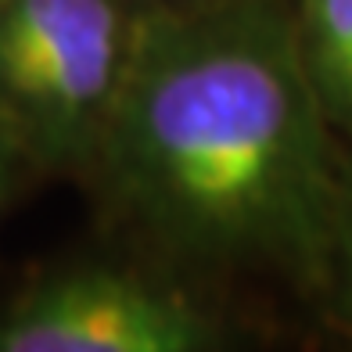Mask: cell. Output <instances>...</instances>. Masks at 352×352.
<instances>
[{
  "label": "cell",
  "instance_id": "6",
  "mask_svg": "<svg viewBox=\"0 0 352 352\" xmlns=\"http://www.w3.org/2000/svg\"><path fill=\"white\" fill-rule=\"evenodd\" d=\"M338 255L345 259V274L352 280V205H345L342 212V230H338Z\"/></svg>",
  "mask_w": 352,
  "mask_h": 352
},
{
  "label": "cell",
  "instance_id": "5",
  "mask_svg": "<svg viewBox=\"0 0 352 352\" xmlns=\"http://www.w3.org/2000/svg\"><path fill=\"white\" fill-rule=\"evenodd\" d=\"M36 158L33 151L25 148L22 133L14 130V122L0 111V209L8 205V198L14 195V187H19L25 166H33Z\"/></svg>",
  "mask_w": 352,
  "mask_h": 352
},
{
  "label": "cell",
  "instance_id": "2",
  "mask_svg": "<svg viewBox=\"0 0 352 352\" xmlns=\"http://www.w3.org/2000/svg\"><path fill=\"white\" fill-rule=\"evenodd\" d=\"M126 47L119 0H0V111L36 166L98 151Z\"/></svg>",
  "mask_w": 352,
  "mask_h": 352
},
{
  "label": "cell",
  "instance_id": "1",
  "mask_svg": "<svg viewBox=\"0 0 352 352\" xmlns=\"http://www.w3.org/2000/svg\"><path fill=\"white\" fill-rule=\"evenodd\" d=\"M94 155L119 205L180 259L316 274L338 252L331 116L298 25L270 0L130 25Z\"/></svg>",
  "mask_w": 352,
  "mask_h": 352
},
{
  "label": "cell",
  "instance_id": "4",
  "mask_svg": "<svg viewBox=\"0 0 352 352\" xmlns=\"http://www.w3.org/2000/svg\"><path fill=\"white\" fill-rule=\"evenodd\" d=\"M298 36L331 122L352 126V0H298Z\"/></svg>",
  "mask_w": 352,
  "mask_h": 352
},
{
  "label": "cell",
  "instance_id": "3",
  "mask_svg": "<svg viewBox=\"0 0 352 352\" xmlns=\"http://www.w3.org/2000/svg\"><path fill=\"white\" fill-rule=\"evenodd\" d=\"M212 327L187 298L108 266L40 280L0 313V352H198Z\"/></svg>",
  "mask_w": 352,
  "mask_h": 352
}]
</instances>
